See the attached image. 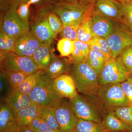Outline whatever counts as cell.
Returning <instances> with one entry per match:
<instances>
[{
	"mask_svg": "<svg viewBox=\"0 0 132 132\" xmlns=\"http://www.w3.org/2000/svg\"><path fill=\"white\" fill-rule=\"evenodd\" d=\"M80 1L90 5H94L97 0H79Z\"/></svg>",
	"mask_w": 132,
	"mask_h": 132,
	"instance_id": "45",
	"label": "cell"
},
{
	"mask_svg": "<svg viewBox=\"0 0 132 132\" xmlns=\"http://www.w3.org/2000/svg\"><path fill=\"white\" fill-rule=\"evenodd\" d=\"M40 106L32 102L29 106L19 111L16 115L18 125L17 132L28 126L32 121L40 114Z\"/></svg>",
	"mask_w": 132,
	"mask_h": 132,
	"instance_id": "20",
	"label": "cell"
},
{
	"mask_svg": "<svg viewBox=\"0 0 132 132\" xmlns=\"http://www.w3.org/2000/svg\"><path fill=\"white\" fill-rule=\"evenodd\" d=\"M1 71L5 73L23 72L32 74L39 69L32 58L20 56L10 52L0 55Z\"/></svg>",
	"mask_w": 132,
	"mask_h": 132,
	"instance_id": "7",
	"label": "cell"
},
{
	"mask_svg": "<svg viewBox=\"0 0 132 132\" xmlns=\"http://www.w3.org/2000/svg\"><path fill=\"white\" fill-rule=\"evenodd\" d=\"M51 63L45 71L53 79L64 74L69 73L72 64L68 59L57 56L53 52L52 53Z\"/></svg>",
	"mask_w": 132,
	"mask_h": 132,
	"instance_id": "18",
	"label": "cell"
},
{
	"mask_svg": "<svg viewBox=\"0 0 132 132\" xmlns=\"http://www.w3.org/2000/svg\"><path fill=\"white\" fill-rule=\"evenodd\" d=\"M47 18L51 30L57 35V34L60 32L63 28V22L58 15L50 10L48 15Z\"/></svg>",
	"mask_w": 132,
	"mask_h": 132,
	"instance_id": "34",
	"label": "cell"
},
{
	"mask_svg": "<svg viewBox=\"0 0 132 132\" xmlns=\"http://www.w3.org/2000/svg\"><path fill=\"white\" fill-rule=\"evenodd\" d=\"M42 44L31 30L16 39L13 52L20 56L32 57L35 51Z\"/></svg>",
	"mask_w": 132,
	"mask_h": 132,
	"instance_id": "13",
	"label": "cell"
},
{
	"mask_svg": "<svg viewBox=\"0 0 132 132\" xmlns=\"http://www.w3.org/2000/svg\"><path fill=\"white\" fill-rule=\"evenodd\" d=\"M97 97L107 111L128 106V101L121 83L100 86Z\"/></svg>",
	"mask_w": 132,
	"mask_h": 132,
	"instance_id": "5",
	"label": "cell"
},
{
	"mask_svg": "<svg viewBox=\"0 0 132 132\" xmlns=\"http://www.w3.org/2000/svg\"><path fill=\"white\" fill-rule=\"evenodd\" d=\"M76 132H108L102 124L79 119Z\"/></svg>",
	"mask_w": 132,
	"mask_h": 132,
	"instance_id": "28",
	"label": "cell"
},
{
	"mask_svg": "<svg viewBox=\"0 0 132 132\" xmlns=\"http://www.w3.org/2000/svg\"><path fill=\"white\" fill-rule=\"evenodd\" d=\"M43 71L38 70L35 72L30 75L16 89L29 95L37 85Z\"/></svg>",
	"mask_w": 132,
	"mask_h": 132,
	"instance_id": "24",
	"label": "cell"
},
{
	"mask_svg": "<svg viewBox=\"0 0 132 132\" xmlns=\"http://www.w3.org/2000/svg\"><path fill=\"white\" fill-rule=\"evenodd\" d=\"M116 59L123 64L130 75L132 74V45L125 48Z\"/></svg>",
	"mask_w": 132,
	"mask_h": 132,
	"instance_id": "31",
	"label": "cell"
},
{
	"mask_svg": "<svg viewBox=\"0 0 132 132\" xmlns=\"http://www.w3.org/2000/svg\"><path fill=\"white\" fill-rule=\"evenodd\" d=\"M128 132H132V124L130 126V128H129Z\"/></svg>",
	"mask_w": 132,
	"mask_h": 132,
	"instance_id": "51",
	"label": "cell"
},
{
	"mask_svg": "<svg viewBox=\"0 0 132 132\" xmlns=\"http://www.w3.org/2000/svg\"><path fill=\"white\" fill-rule=\"evenodd\" d=\"M102 125L108 132H128L130 128V126L118 118L113 110L106 111Z\"/></svg>",
	"mask_w": 132,
	"mask_h": 132,
	"instance_id": "19",
	"label": "cell"
},
{
	"mask_svg": "<svg viewBox=\"0 0 132 132\" xmlns=\"http://www.w3.org/2000/svg\"><path fill=\"white\" fill-rule=\"evenodd\" d=\"M52 44H42L33 54L32 59L39 70L45 71L52 61Z\"/></svg>",
	"mask_w": 132,
	"mask_h": 132,
	"instance_id": "21",
	"label": "cell"
},
{
	"mask_svg": "<svg viewBox=\"0 0 132 132\" xmlns=\"http://www.w3.org/2000/svg\"><path fill=\"white\" fill-rule=\"evenodd\" d=\"M44 2L50 11L56 14L60 18L64 26L78 22H83L92 17L94 5L80 1L74 2L60 1Z\"/></svg>",
	"mask_w": 132,
	"mask_h": 132,
	"instance_id": "1",
	"label": "cell"
},
{
	"mask_svg": "<svg viewBox=\"0 0 132 132\" xmlns=\"http://www.w3.org/2000/svg\"><path fill=\"white\" fill-rule=\"evenodd\" d=\"M112 52L116 59L123 50L132 45V34L121 22L106 38Z\"/></svg>",
	"mask_w": 132,
	"mask_h": 132,
	"instance_id": "10",
	"label": "cell"
},
{
	"mask_svg": "<svg viewBox=\"0 0 132 132\" xmlns=\"http://www.w3.org/2000/svg\"><path fill=\"white\" fill-rule=\"evenodd\" d=\"M5 37L10 51L13 52L16 44V39L13 36L7 35L5 33Z\"/></svg>",
	"mask_w": 132,
	"mask_h": 132,
	"instance_id": "41",
	"label": "cell"
},
{
	"mask_svg": "<svg viewBox=\"0 0 132 132\" xmlns=\"http://www.w3.org/2000/svg\"><path fill=\"white\" fill-rule=\"evenodd\" d=\"M111 57L101 52L90 49L86 61L98 75L104 65Z\"/></svg>",
	"mask_w": 132,
	"mask_h": 132,
	"instance_id": "23",
	"label": "cell"
},
{
	"mask_svg": "<svg viewBox=\"0 0 132 132\" xmlns=\"http://www.w3.org/2000/svg\"><path fill=\"white\" fill-rule=\"evenodd\" d=\"M75 132H76V131Z\"/></svg>",
	"mask_w": 132,
	"mask_h": 132,
	"instance_id": "53",
	"label": "cell"
},
{
	"mask_svg": "<svg viewBox=\"0 0 132 132\" xmlns=\"http://www.w3.org/2000/svg\"><path fill=\"white\" fill-rule=\"evenodd\" d=\"M28 126L35 132H45L49 129L47 123L40 114L32 121Z\"/></svg>",
	"mask_w": 132,
	"mask_h": 132,
	"instance_id": "37",
	"label": "cell"
},
{
	"mask_svg": "<svg viewBox=\"0 0 132 132\" xmlns=\"http://www.w3.org/2000/svg\"><path fill=\"white\" fill-rule=\"evenodd\" d=\"M30 5H29L27 3H22L19 5L16 9L18 16L22 20L26 22H29V20L30 14Z\"/></svg>",
	"mask_w": 132,
	"mask_h": 132,
	"instance_id": "38",
	"label": "cell"
},
{
	"mask_svg": "<svg viewBox=\"0 0 132 132\" xmlns=\"http://www.w3.org/2000/svg\"><path fill=\"white\" fill-rule=\"evenodd\" d=\"M69 74L74 80L78 92L89 97L97 96L100 87L98 74L86 61L72 64Z\"/></svg>",
	"mask_w": 132,
	"mask_h": 132,
	"instance_id": "2",
	"label": "cell"
},
{
	"mask_svg": "<svg viewBox=\"0 0 132 132\" xmlns=\"http://www.w3.org/2000/svg\"><path fill=\"white\" fill-rule=\"evenodd\" d=\"M87 43L90 49L101 52L112 57L111 48L105 38L95 36Z\"/></svg>",
	"mask_w": 132,
	"mask_h": 132,
	"instance_id": "25",
	"label": "cell"
},
{
	"mask_svg": "<svg viewBox=\"0 0 132 132\" xmlns=\"http://www.w3.org/2000/svg\"><path fill=\"white\" fill-rule=\"evenodd\" d=\"M12 0H0V12L1 15L4 14L8 9Z\"/></svg>",
	"mask_w": 132,
	"mask_h": 132,
	"instance_id": "42",
	"label": "cell"
},
{
	"mask_svg": "<svg viewBox=\"0 0 132 132\" xmlns=\"http://www.w3.org/2000/svg\"><path fill=\"white\" fill-rule=\"evenodd\" d=\"M50 12L46 3L42 2L36 11L34 20H36L30 24L31 31L42 44H52L57 36L48 23L47 16Z\"/></svg>",
	"mask_w": 132,
	"mask_h": 132,
	"instance_id": "6",
	"label": "cell"
},
{
	"mask_svg": "<svg viewBox=\"0 0 132 132\" xmlns=\"http://www.w3.org/2000/svg\"><path fill=\"white\" fill-rule=\"evenodd\" d=\"M127 80L130 81V82H131L132 84V74L130 75L129 77H128V79Z\"/></svg>",
	"mask_w": 132,
	"mask_h": 132,
	"instance_id": "50",
	"label": "cell"
},
{
	"mask_svg": "<svg viewBox=\"0 0 132 132\" xmlns=\"http://www.w3.org/2000/svg\"><path fill=\"white\" fill-rule=\"evenodd\" d=\"M92 18L94 37L98 36L106 39L120 22L93 12Z\"/></svg>",
	"mask_w": 132,
	"mask_h": 132,
	"instance_id": "14",
	"label": "cell"
},
{
	"mask_svg": "<svg viewBox=\"0 0 132 132\" xmlns=\"http://www.w3.org/2000/svg\"><path fill=\"white\" fill-rule=\"evenodd\" d=\"M13 89L10 85L6 75L1 71L0 75V93H1V101L9 95L10 94Z\"/></svg>",
	"mask_w": 132,
	"mask_h": 132,
	"instance_id": "33",
	"label": "cell"
},
{
	"mask_svg": "<svg viewBox=\"0 0 132 132\" xmlns=\"http://www.w3.org/2000/svg\"><path fill=\"white\" fill-rule=\"evenodd\" d=\"M29 0H12L10 6L17 8L18 6L24 3H27Z\"/></svg>",
	"mask_w": 132,
	"mask_h": 132,
	"instance_id": "43",
	"label": "cell"
},
{
	"mask_svg": "<svg viewBox=\"0 0 132 132\" xmlns=\"http://www.w3.org/2000/svg\"><path fill=\"white\" fill-rule=\"evenodd\" d=\"M0 107V132H17L16 115L3 102Z\"/></svg>",
	"mask_w": 132,
	"mask_h": 132,
	"instance_id": "16",
	"label": "cell"
},
{
	"mask_svg": "<svg viewBox=\"0 0 132 132\" xmlns=\"http://www.w3.org/2000/svg\"><path fill=\"white\" fill-rule=\"evenodd\" d=\"M131 2H132V0L131 1Z\"/></svg>",
	"mask_w": 132,
	"mask_h": 132,
	"instance_id": "52",
	"label": "cell"
},
{
	"mask_svg": "<svg viewBox=\"0 0 132 132\" xmlns=\"http://www.w3.org/2000/svg\"><path fill=\"white\" fill-rule=\"evenodd\" d=\"M17 8L10 6L4 15L1 22L5 32L15 39L31 30L29 22L22 20L16 12Z\"/></svg>",
	"mask_w": 132,
	"mask_h": 132,
	"instance_id": "9",
	"label": "cell"
},
{
	"mask_svg": "<svg viewBox=\"0 0 132 132\" xmlns=\"http://www.w3.org/2000/svg\"><path fill=\"white\" fill-rule=\"evenodd\" d=\"M121 85L128 100V105L132 106V83L127 80L121 82Z\"/></svg>",
	"mask_w": 132,
	"mask_h": 132,
	"instance_id": "40",
	"label": "cell"
},
{
	"mask_svg": "<svg viewBox=\"0 0 132 132\" xmlns=\"http://www.w3.org/2000/svg\"><path fill=\"white\" fill-rule=\"evenodd\" d=\"M53 86L58 94L63 98L71 100L78 95L75 82L69 74H64L53 79Z\"/></svg>",
	"mask_w": 132,
	"mask_h": 132,
	"instance_id": "15",
	"label": "cell"
},
{
	"mask_svg": "<svg viewBox=\"0 0 132 132\" xmlns=\"http://www.w3.org/2000/svg\"><path fill=\"white\" fill-rule=\"evenodd\" d=\"M42 0H29L27 3L29 5H31L33 4H36L40 2Z\"/></svg>",
	"mask_w": 132,
	"mask_h": 132,
	"instance_id": "47",
	"label": "cell"
},
{
	"mask_svg": "<svg viewBox=\"0 0 132 132\" xmlns=\"http://www.w3.org/2000/svg\"><path fill=\"white\" fill-rule=\"evenodd\" d=\"M83 22H78L64 26L60 33L61 38L72 41L77 40L78 29Z\"/></svg>",
	"mask_w": 132,
	"mask_h": 132,
	"instance_id": "29",
	"label": "cell"
},
{
	"mask_svg": "<svg viewBox=\"0 0 132 132\" xmlns=\"http://www.w3.org/2000/svg\"><path fill=\"white\" fill-rule=\"evenodd\" d=\"M1 102H5L15 115L19 111L29 106L32 103L29 95L17 89H13L12 93Z\"/></svg>",
	"mask_w": 132,
	"mask_h": 132,
	"instance_id": "17",
	"label": "cell"
},
{
	"mask_svg": "<svg viewBox=\"0 0 132 132\" xmlns=\"http://www.w3.org/2000/svg\"><path fill=\"white\" fill-rule=\"evenodd\" d=\"M117 116L129 126L132 124V106H126L114 109Z\"/></svg>",
	"mask_w": 132,
	"mask_h": 132,
	"instance_id": "35",
	"label": "cell"
},
{
	"mask_svg": "<svg viewBox=\"0 0 132 132\" xmlns=\"http://www.w3.org/2000/svg\"><path fill=\"white\" fill-rule=\"evenodd\" d=\"M56 107H40V114L47 123L50 129H59V126L56 116Z\"/></svg>",
	"mask_w": 132,
	"mask_h": 132,
	"instance_id": "26",
	"label": "cell"
},
{
	"mask_svg": "<svg viewBox=\"0 0 132 132\" xmlns=\"http://www.w3.org/2000/svg\"><path fill=\"white\" fill-rule=\"evenodd\" d=\"M87 96L78 94L73 98L69 100L71 106L78 119L91 121L102 124L104 115L101 109Z\"/></svg>",
	"mask_w": 132,
	"mask_h": 132,
	"instance_id": "4",
	"label": "cell"
},
{
	"mask_svg": "<svg viewBox=\"0 0 132 132\" xmlns=\"http://www.w3.org/2000/svg\"><path fill=\"white\" fill-rule=\"evenodd\" d=\"M93 37L92 18L90 17L86 19L79 28L77 40L87 43Z\"/></svg>",
	"mask_w": 132,
	"mask_h": 132,
	"instance_id": "27",
	"label": "cell"
},
{
	"mask_svg": "<svg viewBox=\"0 0 132 132\" xmlns=\"http://www.w3.org/2000/svg\"><path fill=\"white\" fill-rule=\"evenodd\" d=\"M45 132H61V131L59 128V129H50L49 128Z\"/></svg>",
	"mask_w": 132,
	"mask_h": 132,
	"instance_id": "48",
	"label": "cell"
},
{
	"mask_svg": "<svg viewBox=\"0 0 132 132\" xmlns=\"http://www.w3.org/2000/svg\"><path fill=\"white\" fill-rule=\"evenodd\" d=\"M29 95L32 102L40 107H57L64 98L60 96L55 90L53 79L45 71Z\"/></svg>",
	"mask_w": 132,
	"mask_h": 132,
	"instance_id": "3",
	"label": "cell"
},
{
	"mask_svg": "<svg viewBox=\"0 0 132 132\" xmlns=\"http://www.w3.org/2000/svg\"><path fill=\"white\" fill-rule=\"evenodd\" d=\"M123 16L122 23L132 34V3L123 5Z\"/></svg>",
	"mask_w": 132,
	"mask_h": 132,
	"instance_id": "36",
	"label": "cell"
},
{
	"mask_svg": "<svg viewBox=\"0 0 132 132\" xmlns=\"http://www.w3.org/2000/svg\"><path fill=\"white\" fill-rule=\"evenodd\" d=\"M18 132H35L32 129L29 127H26L23 128L21 130L19 131Z\"/></svg>",
	"mask_w": 132,
	"mask_h": 132,
	"instance_id": "44",
	"label": "cell"
},
{
	"mask_svg": "<svg viewBox=\"0 0 132 132\" xmlns=\"http://www.w3.org/2000/svg\"><path fill=\"white\" fill-rule=\"evenodd\" d=\"M0 55L10 52L5 37V32L1 22L0 27Z\"/></svg>",
	"mask_w": 132,
	"mask_h": 132,
	"instance_id": "39",
	"label": "cell"
},
{
	"mask_svg": "<svg viewBox=\"0 0 132 132\" xmlns=\"http://www.w3.org/2000/svg\"><path fill=\"white\" fill-rule=\"evenodd\" d=\"M46 2H48L54 1H62L66 2H74L79 1V0H44Z\"/></svg>",
	"mask_w": 132,
	"mask_h": 132,
	"instance_id": "46",
	"label": "cell"
},
{
	"mask_svg": "<svg viewBox=\"0 0 132 132\" xmlns=\"http://www.w3.org/2000/svg\"><path fill=\"white\" fill-rule=\"evenodd\" d=\"M130 74L123 64L112 57L104 65L98 75L100 86L121 83L127 80Z\"/></svg>",
	"mask_w": 132,
	"mask_h": 132,
	"instance_id": "8",
	"label": "cell"
},
{
	"mask_svg": "<svg viewBox=\"0 0 132 132\" xmlns=\"http://www.w3.org/2000/svg\"><path fill=\"white\" fill-rule=\"evenodd\" d=\"M75 41H72L65 38H61L58 41L57 48L62 57L71 55L74 51Z\"/></svg>",
	"mask_w": 132,
	"mask_h": 132,
	"instance_id": "30",
	"label": "cell"
},
{
	"mask_svg": "<svg viewBox=\"0 0 132 132\" xmlns=\"http://www.w3.org/2000/svg\"><path fill=\"white\" fill-rule=\"evenodd\" d=\"M74 51L68 59L71 64H75L86 61L90 48L86 43L76 40L75 43Z\"/></svg>",
	"mask_w": 132,
	"mask_h": 132,
	"instance_id": "22",
	"label": "cell"
},
{
	"mask_svg": "<svg viewBox=\"0 0 132 132\" xmlns=\"http://www.w3.org/2000/svg\"><path fill=\"white\" fill-rule=\"evenodd\" d=\"M56 118L61 132H75L79 119L71 106L70 101L63 99L56 108Z\"/></svg>",
	"mask_w": 132,
	"mask_h": 132,
	"instance_id": "11",
	"label": "cell"
},
{
	"mask_svg": "<svg viewBox=\"0 0 132 132\" xmlns=\"http://www.w3.org/2000/svg\"><path fill=\"white\" fill-rule=\"evenodd\" d=\"M116 1H118L119 2L122 3L123 5H124L126 3L131 2L132 0H116Z\"/></svg>",
	"mask_w": 132,
	"mask_h": 132,
	"instance_id": "49",
	"label": "cell"
},
{
	"mask_svg": "<svg viewBox=\"0 0 132 132\" xmlns=\"http://www.w3.org/2000/svg\"><path fill=\"white\" fill-rule=\"evenodd\" d=\"M5 73L13 89H17L26 78L30 75L23 72H10Z\"/></svg>",
	"mask_w": 132,
	"mask_h": 132,
	"instance_id": "32",
	"label": "cell"
},
{
	"mask_svg": "<svg viewBox=\"0 0 132 132\" xmlns=\"http://www.w3.org/2000/svg\"><path fill=\"white\" fill-rule=\"evenodd\" d=\"M93 13L122 23L123 5L116 0H97L94 6Z\"/></svg>",
	"mask_w": 132,
	"mask_h": 132,
	"instance_id": "12",
	"label": "cell"
}]
</instances>
